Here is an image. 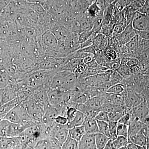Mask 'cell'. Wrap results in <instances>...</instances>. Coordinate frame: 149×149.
<instances>
[{
	"instance_id": "d590c367",
	"label": "cell",
	"mask_w": 149,
	"mask_h": 149,
	"mask_svg": "<svg viewBox=\"0 0 149 149\" xmlns=\"http://www.w3.org/2000/svg\"><path fill=\"white\" fill-rule=\"evenodd\" d=\"M114 26L109 24H103L100 33L107 37L108 39L112 37L113 30Z\"/></svg>"
},
{
	"instance_id": "bcb514c9",
	"label": "cell",
	"mask_w": 149,
	"mask_h": 149,
	"mask_svg": "<svg viewBox=\"0 0 149 149\" xmlns=\"http://www.w3.org/2000/svg\"><path fill=\"white\" fill-rule=\"evenodd\" d=\"M77 111V110L75 108L73 107H68L66 116L68 122L71 121L73 119Z\"/></svg>"
},
{
	"instance_id": "5b68a950",
	"label": "cell",
	"mask_w": 149,
	"mask_h": 149,
	"mask_svg": "<svg viewBox=\"0 0 149 149\" xmlns=\"http://www.w3.org/2000/svg\"><path fill=\"white\" fill-rule=\"evenodd\" d=\"M68 128L66 125L55 123L49 128L48 138L57 147H61L68 137Z\"/></svg>"
},
{
	"instance_id": "7bdbcfd3",
	"label": "cell",
	"mask_w": 149,
	"mask_h": 149,
	"mask_svg": "<svg viewBox=\"0 0 149 149\" xmlns=\"http://www.w3.org/2000/svg\"><path fill=\"white\" fill-rule=\"evenodd\" d=\"M97 35V34L93 32L91 36L86 41L80 44V49H83L93 45L94 43V39Z\"/></svg>"
},
{
	"instance_id": "ee69618b",
	"label": "cell",
	"mask_w": 149,
	"mask_h": 149,
	"mask_svg": "<svg viewBox=\"0 0 149 149\" xmlns=\"http://www.w3.org/2000/svg\"><path fill=\"white\" fill-rule=\"evenodd\" d=\"M93 33V30L91 29V30L84 31V32H82L79 33V41L80 44H82L83 42L86 41L91 36Z\"/></svg>"
},
{
	"instance_id": "f5cc1de1",
	"label": "cell",
	"mask_w": 149,
	"mask_h": 149,
	"mask_svg": "<svg viewBox=\"0 0 149 149\" xmlns=\"http://www.w3.org/2000/svg\"><path fill=\"white\" fill-rule=\"evenodd\" d=\"M56 123L59 125H66L68 123V120L66 117H63L61 116H58L55 119Z\"/></svg>"
},
{
	"instance_id": "8992f818",
	"label": "cell",
	"mask_w": 149,
	"mask_h": 149,
	"mask_svg": "<svg viewBox=\"0 0 149 149\" xmlns=\"http://www.w3.org/2000/svg\"><path fill=\"white\" fill-rule=\"evenodd\" d=\"M129 112L131 118L139 120L149 126V105L146 100L130 109Z\"/></svg>"
},
{
	"instance_id": "60d3db41",
	"label": "cell",
	"mask_w": 149,
	"mask_h": 149,
	"mask_svg": "<svg viewBox=\"0 0 149 149\" xmlns=\"http://www.w3.org/2000/svg\"><path fill=\"white\" fill-rule=\"evenodd\" d=\"M95 119L97 120L108 123L109 121L108 113L104 111H100L96 115Z\"/></svg>"
},
{
	"instance_id": "d6986e66",
	"label": "cell",
	"mask_w": 149,
	"mask_h": 149,
	"mask_svg": "<svg viewBox=\"0 0 149 149\" xmlns=\"http://www.w3.org/2000/svg\"><path fill=\"white\" fill-rule=\"evenodd\" d=\"M83 125L85 129V133L95 134L99 133L97 123L95 118L86 117Z\"/></svg>"
},
{
	"instance_id": "ac0fdd59",
	"label": "cell",
	"mask_w": 149,
	"mask_h": 149,
	"mask_svg": "<svg viewBox=\"0 0 149 149\" xmlns=\"http://www.w3.org/2000/svg\"><path fill=\"white\" fill-rule=\"evenodd\" d=\"M128 142L137 146L146 147L149 149V138L146 137L141 130L135 135L128 137Z\"/></svg>"
},
{
	"instance_id": "ab89813d",
	"label": "cell",
	"mask_w": 149,
	"mask_h": 149,
	"mask_svg": "<svg viewBox=\"0 0 149 149\" xmlns=\"http://www.w3.org/2000/svg\"><path fill=\"white\" fill-rule=\"evenodd\" d=\"M70 54L72 58L80 59H83L88 56L92 55V54L85 52L81 49H79Z\"/></svg>"
},
{
	"instance_id": "4316f807",
	"label": "cell",
	"mask_w": 149,
	"mask_h": 149,
	"mask_svg": "<svg viewBox=\"0 0 149 149\" xmlns=\"http://www.w3.org/2000/svg\"><path fill=\"white\" fill-rule=\"evenodd\" d=\"M96 149H103L106 146L110 139L100 133L95 134Z\"/></svg>"
},
{
	"instance_id": "91938a15",
	"label": "cell",
	"mask_w": 149,
	"mask_h": 149,
	"mask_svg": "<svg viewBox=\"0 0 149 149\" xmlns=\"http://www.w3.org/2000/svg\"><path fill=\"white\" fill-rule=\"evenodd\" d=\"M2 89H0V106L1 104Z\"/></svg>"
},
{
	"instance_id": "7c38bea8",
	"label": "cell",
	"mask_w": 149,
	"mask_h": 149,
	"mask_svg": "<svg viewBox=\"0 0 149 149\" xmlns=\"http://www.w3.org/2000/svg\"><path fill=\"white\" fill-rule=\"evenodd\" d=\"M146 100L145 97L140 93L135 92H127L125 98V107L128 109H131L139 105Z\"/></svg>"
},
{
	"instance_id": "db71d44e",
	"label": "cell",
	"mask_w": 149,
	"mask_h": 149,
	"mask_svg": "<svg viewBox=\"0 0 149 149\" xmlns=\"http://www.w3.org/2000/svg\"><path fill=\"white\" fill-rule=\"evenodd\" d=\"M142 133L145 135L146 137L148 138H149V126L147 125H144L143 128H142L141 130Z\"/></svg>"
},
{
	"instance_id": "44dd1931",
	"label": "cell",
	"mask_w": 149,
	"mask_h": 149,
	"mask_svg": "<svg viewBox=\"0 0 149 149\" xmlns=\"http://www.w3.org/2000/svg\"><path fill=\"white\" fill-rule=\"evenodd\" d=\"M43 43L46 46L55 49L58 45V41L52 32H46L43 35Z\"/></svg>"
},
{
	"instance_id": "d6a6232c",
	"label": "cell",
	"mask_w": 149,
	"mask_h": 149,
	"mask_svg": "<svg viewBox=\"0 0 149 149\" xmlns=\"http://www.w3.org/2000/svg\"><path fill=\"white\" fill-rule=\"evenodd\" d=\"M125 91L124 85L122 83H118L115 85H112L110 88H109L106 93L109 94L117 95L120 94Z\"/></svg>"
},
{
	"instance_id": "8d00e7d4",
	"label": "cell",
	"mask_w": 149,
	"mask_h": 149,
	"mask_svg": "<svg viewBox=\"0 0 149 149\" xmlns=\"http://www.w3.org/2000/svg\"><path fill=\"white\" fill-rule=\"evenodd\" d=\"M117 123V122L111 121V120H109L108 122L110 139L112 141H114L117 136V134H116Z\"/></svg>"
},
{
	"instance_id": "5bb4252c",
	"label": "cell",
	"mask_w": 149,
	"mask_h": 149,
	"mask_svg": "<svg viewBox=\"0 0 149 149\" xmlns=\"http://www.w3.org/2000/svg\"><path fill=\"white\" fill-rule=\"evenodd\" d=\"M79 149H97L95 134L85 133L78 142Z\"/></svg>"
},
{
	"instance_id": "83f0119b",
	"label": "cell",
	"mask_w": 149,
	"mask_h": 149,
	"mask_svg": "<svg viewBox=\"0 0 149 149\" xmlns=\"http://www.w3.org/2000/svg\"><path fill=\"white\" fill-rule=\"evenodd\" d=\"M93 44L99 49H104V48L108 46V38L102 34L98 33L95 37Z\"/></svg>"
},
{
	"instance_id": "7dc6e473",
	"label": "cell",
	"mask_w": 149,
	"mask_h": 149,
	"mask_svg": "<svg viewBox=\"0 0 149 149\" xmlns=\"http://www.w3.org/2000/svg\"><path fill=\"white\" fill-rule=\"evenodd\" d=\"M130 119H131V116H130V113L128 111V112L126 113L125 114L123 115L117 122L118 123H121V124L128 125Z\"/></svg>"
},
{
	"instance_id": "d4e9b609",
	"label": "cell",
	"mask_w": 149,
	"mask_h": 149,
	"mask_svg": "<svg viewBox=\"0 0 149 149\" xmlns=\"http://www.w3.org/2000/svg\"><path fill=\"white\" fill-rule=\"evenodd\" d=\"M103 51L105 59L107 63L114 61L118 58L117 51L112 47L108 46L103 49Z\"/></svg>"
},
{
	"instance_id": "be15d7a7",
	"label": "cell",
	"mask_w": 149,
	"mask_h": 149,
	"mask_svg": "<svg viewBox=\"0 0 149 149\" xmlns=\"http://www.w3.org/2000/svg\"><path fill=\"white\" fill-rule=\"evenodd\" d=\"M118 149H127L126 147H123V148H120Z\"/></svg>"
},
{
	"instance_id": "f6af8a7d",
	"label": "cell",
	"mask_w": 149,
	"mask_h": 149,
	"mask_svg": "<svg viewBox=\"0 0 149 149\" xmlns=\"http://www.w3.org/2000/svg\"><path fill=\"white\" fill-rule=\"evenodd\" d=\"M121 62V59L118 57L117 59L114 61L111 62L107 64V68L109 70H116L120 66Z\"/></svg>"
},
{
	"instance_id": "6da1fadb",
	"label": "cell",
	"mask_w": 149,
	"mask_h": 149,
	"mask_svg": "<svg viewBox=\"0 0 149 149\" xmlns=\"http://www.w3.org/2000/svg\"><path fill=\"white\" fill-rule=\"evenodd\" d=\"M56 71L49 70H38L24 74L21 80L24 85L36 89L42 86L50 88L52 80Z\"/></svg>"
},
{
	"instance_id": "8fae6325",
	"label": "cell",
	"mask_w": 149,
	"mask_h": 149,
	"mask_svg": "<svg viewBox=\"0 0 149 149\" xmlns=\"http://www.w3.org/2000/svg\"><path fill=\"white\" fill-rule=\"evenodd\" d=\"M50 87L42 86L34 90L32 97L43 106L45 109L50 104L48 98V92Z\"/></svg>"
},
{
	"instance_id": "f907efd6",
	"label": "cell",
	"mask_w": 149,
	"mask_h": 149,
	"mask_svg": "<svg viewBox=\"0 0 149 149\" xmlns=\"http://www.w3.org/2000/svg\"><path fill=\"white\" fill-rule=\"evenodd\" d=\"M124 29L123 27L120 24H116L115 25L113 30L112 37L120 35Z\"/></svg>"
},
{
	"instance_id": "e575fe53",
	"label": "cell",
	"mask_w": 149,
	"mask_h": 149,
	"mask_svg": "<svg viewBox=\"0 0 149 149\" xmlns=\"http://www.w3.org/2000/svg\"><path fill=\"white\" fill-rule=\"evenodd\" d=\"M94 59L99 64L107 68V63L105 59L103 50L99 49L97 51V52L94 55Z\"/></svg>"
},
{
	"instance_id": "3957f363",
	"label": "cell",
	"mask_w": 149,
	"mask_h": 149,
	"mask_svg": "<svg viewBox=\"0 0 149 149\" xmlns=\"http://www.w3.org/2000/svg\"><path fill=\"white\" fill-rule=\"evenodd\" d=\"M3 119L27 127L34 121L31 119L20 104L13 108L5 116Z\"/></svg>"
},
{
	"instance_id": "30bf717a",
	"label": "cell",
	"mask_w": 149,
	"mask_h": 149,
	"mask_svg": "<svg viewBox=\"0 0 149 149\" xmlns=\"http://www.w3.org/2000/svg\"><path fill=\"white\" fill-rule=\"evenodd\" d=\"M18 83L16 99L19 103L21 104L32 97L35 89L24 85L21 81Z\"/></svg>"
},
{
	"instance_id": "ba28073f",
	"label": "cell",
	"mask_w": 149,
	"mask_h": 149,
	"mask_svg": "<svg viewBox=\"0 0 149 149\" xmlns=\"http://www.w3.org/2000/svg\"><path fill=\"white\" fill-rule=\"evenodd\" d=\"M132 24L135 30L149 31V15L136 11L132 19Z\"/></svg>"
},
{
	"instance_id": "94428289",
	"label": "cell",
	"mask_w": 149,
	"mask_h": 149,
	"mask_svg": "<svg viewBox=\"0 0 149 149\" xmlns=\"http://www.w3.org/2000/svg\"><path fill=\"white\" fill-rule=\"evenodd\" d=\"M23 143H22V144H21L20 146H18L15 147V148H13L10 149H21L22 146V144H23Z\"/></svg>"
},
{
	"instance_id": "1f68e13d",
	"label": "cell",
	"mask_w": 149,
	"mask_h": 149,
	"mask_svg": "<svg viewBox=\"0 0 149 149\" xmlns=\"http://www.w3.org/2000/svg\"><path fill=\"white\" fill-rule=\"evenodd\" d=\"M116 71L123 78H128L132 74L130 72V68L125 63H120V66Z\"/></svg>"
},
{
	"instance_id": "74e56055",
	"label": "cell",
	"mask_w": 149,
	"mask_h": 149,
	"mask_svg": "<svg viewBox=\"0 0 149 149\" xmlns=\"http://www.w3.org/2000/svg\"><path fill=\"white\" fill-rule=\"evenodd\" d=\"M117 136H124L128 138V125L118 123L117 126Z\"/></svg>"
},
{
	"instance_id": "c3c4849f",
	"label": "cell",
	"mask_w": 149,
	"mask_h": 149,
	"mask_svg": "<svg viewBox=\"0 0 149 149\" xmlns=\"http://www.w3.org/2000/svg\"><path fill=\"white\" fill-rule=\"evenodd\" d=\"M84 52H85L88 53L89 54H92L93 55L97 52V51L99 49L96 47V46L93 44L92 45L86 47L81 49Z\"/></svg>"
},
{
	"instance_id": "e7e4bbea",
	"label": "cell",
	"mask_w": 149,
	"mask_h": 149,
	"mask_svg": "<svg viewBox=\"0 0 149 149\" xmlns=\"http://www.w3.org/2000/svg\"><path fill=\"white\" fill-rule=\"evenodd\" d=\"M61 149V148H57V149Z\"/></svg>"
},
{
	"instance_id": "4dcf8cb0",
	"label": "cell",
	"mask_w": 149,
	"mask_h": 149,
	"mask_svg": "<svg viewBox=\"0 0 149 149\" xmlns=\"http://www.w3.org/2000/svg\"><path fill=\"white\" fill-rule=\"evenodd\" d=\"M61 149H79L78 142L68 136L62 145Z\"/></svg>"
},
{
	"instance_id": "603a6c76",
	"label": "cell",
	"mask_w": 149,
	"mask_h": 149,
	"mask_svg": "<svg viewBox=\"0 0 149 149\" xmlns=\"http://www.w3.org/2000/svg\"><path fill=\"white\" fill-rule=\"evenodd\" d=\"M86 118V116L79 111L76 112L75 116L71 121L67 123L66 125L68 129L83 125Z\"/></svg>"
},
{
	"instance_id": "f1b7e54d",
	"label": "cell",
	"mask_w": 149,
	"mask_h": 149,
	"mask_svg": "<svg viewBox=\"0 0 149 149\" xmlns=\"http://www.w3.org/2000/svg\"><path fill=\"white\" fill-rule=\"evenodd\" d=\"M12 81V78L4 69H0V89L5 88Z\"/></svg>"
},
{
	"instance_id": "f35d334b",
	"label": "cell",
	"mask_w": 149,
	"mask_h": 149,
	"mask_svg": "<svg viewBox=\"0 0 149 149\" xmlns=\"http://www.w3.org/2000/svg\"><path fill=\"white\" fill-rule=\"evenodd\" d=\"M125 46L131 50L136 52L138 49V38L136 35L129 42L125 44Z\"/></svg>"
},
{
	"instance_id": "836d02e7",
	"label": "cell",
	"mask_w": 149,
	"mask_h": 149,
	"mask_svg": "<svg viewBox=\"0 0 149 149\" xmlns=\"http://www.w3.org/2000/svg\"><path fill=\"white\" fill-rule=\"evenodd\" d=\"M97 120L98 127L99 133H102L110 139L108 123L100 121V120Z\"/></svg>"
},
{
	"instance_id": "816d5d0a",
	"label": "cell",
	"mask_w": 149,
	"mask_h": 149,
	"mask_svg": "<svg viewBox=\"0 0 149 149\" xmlns=\"http://www.w3.org/2000/svg\"><path fill=\"white\" fill-rule=\"evenodd\" d=\"M139 66L140 70L143 72H146L149 69V62L146 61H139Z\"/></svg>"
},
{
	"instance_id": "9c48e42d",
	"label": "cell",
	"mask_w": 149,
	"mask_h": 149,
	"mask_svg": "<svg viewBox=\"0 0 149 149\" xmlns=\"http://www.w3.org/2000/svg\"><path fill=\"white\" fill-rule=\"evenodd\" d=\"M18 88V82L12 79V81L6 87L2 89L1 105L16 99Z\"/></svg>"
},
{
	"instance_id": "e0dca14e",
	"label": "cell",
	"mask_w": 149,
	"mask_h": 149,
	"mask_svg": "<svg viewBox=\"0 0 149 149\" xmlns=\"http://www.w3.org/2000/svg\"><path fill=\"white\" fill-rule=\"evenodd\" d=\"M136 35V31L133 28L131 22L125 27L122 33L119 35V37L121 43L123 45H125Z\"/></svg>"
},
{
	"instance_id": "cb8c5ba5",
	"label": "cell",
	"mask_w": 149,
	"mask_h": 149,
	"mask_svg": "<svg viewBox=\"0 0 149 149\" xmlns=\"http://www.w3.org/2000/svg\"><path fill=\"white\" fill-rule=\"evenodd\" d=\"M85 133V129L83 125L68 129V136L78 142Z\"/></svg>"
},
{
	"instance_id": "ffe728a7",
	"label": "cell",
	"mask_w": 149,
	"mask_h": 149,
	"mask_svg": "<svg viewBox=\"0 0 149 149\" xmlns=\"http://www.w3.org/2000/svg\"><path fill=\"white\" fill-rule=\"evenodd\" d=\"M145 125L141 121L131 118L128 125V138L140 132Z\"/></svg>"
},
{
	"instance_id": "6f0895ef",
	"label": "cell",
	"mask_w": 149,
	"mask_h": 149,
	"mask_svg": "<svg viewBox=\"0 0 149 149\" xmlns=\"http://www.w3.org/2000/svg\"><path fill=\"white\" fill-rule=\"evenodd\" d=\"M111 140H110L109 141L108 143L107 144V145H106V146L105 147V148H104L103 149H110V147L111 146Z\"/></svg>"
},
{
	"instance_id": "277c9868",
	"label": "cell",
	"mask_w": 149,
	"mask_h": 149,
	"mask_svg": "<svg viewBox=\"0 0 149 149\" xmlns=\"http://www.w3.org/2000/svg\"><path fill=\"white\" fill-rule=\"evenodd\" d=\"M20 104L32 120L42 122L45 109L41 104L32 97Z\"/></svg>"
},
{
	"instance_id": "9a60e30c",
	"label": "cell",
	"mask_w": 149,
	"mask_h": 149,
	"mask_svg": "<svg viewBox=\"0 0 149 149\" xmlns=\"http://www.w3.org/2000/svg\"><path fill=\"white\" fill-rule=\"evenodd\" d=\"M129 110L130 109L125 107L115 104L111 111L108 113L109 120L118 122L120 118Z\"/></svg>"
},
{
	"instance_id": "11a10c76",
	"label": "cell",
	"mask_w": 149,
	"mask_h": 149,
	"mask_svg": "<svg viewBox=\"0 0 149 149\" xmlns=\"http://www.w3.org/2000/svg\"><path fill=\"white\" fill-rule=\"evenodd\" d=\"M94 59V55L93 54L91 55L88 56L83 59V63L86 65L88 64V63L92 61Z\"/></svg>"
},
{
	"instance_id": "7a4b0ae2",
	"label": "cell",
	"mask_w": 149,
	"mask_h": 149,
	"mask_svg": "<svg viewBox=\"0 0 149 149\" xmlns=\"http://www.w3.org/2000/svg\"><path fill=\"white\" fill-rule=\"evenodd\" d=\"M78 81L73 72L67 71L56 72L52 80L50 88L63 91L77 89Z\"/></svg>"
},
{
	"instance_id": "b9f144b4",
	"label": "cell",
	"mask_w": 149,
	"mask_h": 149,
	"mask_svg": "<svg viewBox=\"0 0 149 149\" xmlns=\"http://www.w3.org/2000/svg\"><path fill=\"white\" fill-rule=\"evenodd\" d=\"M86 65L89 67L92 68L97 70L101 71L102 72H106L107 70H109L105 67L100 65L95 61L94 59L91 62L89 63L88 64H86Z\"/></svg>"
},
{
	"instance_id": "f546056e",
	"label": "cell",
	"mask_w": 149,
	"mask_h": 149,
	"mask_svg": "<svg viewBox=\"0 0 149 149\" xmlns=\"http://www.w3.org/2000/svg\"><path fill=\"white\" fill-rule=\"evenodd\" d=\"M128 143V138L122 136H117L114 141H111L112 144L116 149H118L123 147H126Z\"/></svg>"
},
{
	"instance_id": "680465c9",
	"label": "cell",
	"mask_w": 149,
	"mask_h": 149,
	"mask_svg": "<svg viewBox=\"0 0 149 149\" xmlns=\"http://www.w3.org/2000/svg\"><path fill=\"white\" fill-rule=\"evenodd\" d=\"M116 0H104L105 2L108 4H111L112 3H113Z\"/></svg>"
},
{
	"instance_id": "4fadbf2b",
	"label": "cell",
	"mask_w": 149,
	"mask_h": 149,
	"mask_svg": "<svg viewBox=\"0 0 149 149\" xmlns=\"http://www.w3.org/2000/svg\"><path fill=\"white\" fill-rule=\"evenodd\" d=\"M58 116V112L56 108L49 104L45 109L42 122L47 128H50L55 123V119Z\"/></svg>"
},
{
	"instance_id": "9f6ffc18",
	"label": "cell",
	"mask_w": 149,
	"mask_h": 149,
	"mask_svg": "<svg viewBox=\"0 0 149 149\" xmlns=\"http://www.w3.org/2000/svg\"><path fill=\"white\" fill-rule=\"evenodd\" d=\"M126 147L127 149H139L138 146L130 142H128V144H127Z\"/></svg>"
},
{
	"instance_id": "2e32d148",
	"label": "cell",
	"mask_w": 149,
	"mask_h": 149,
	"mask_svg": "<svg viewBox=\"0 0 149 149\" xmlns=\"http://www.w3.org/2000/svg\"><path fill=\"white\" fill-rule=\"evenodd\" d=\"M104 93H101L98 95L91 98L85 104L91 108L98 110L100 111V109L107 102L106 100L104 95Z\"/></svg>"
},
{
	"instance_id": "7402d4cb",
	"label": "cell",
	"mask_w": 149,
	"mask_h": 149,
	"mask_svg": "<svg viewBox=\"0 0 149 149\" xmlns=\"http://www.w3.org/2000/svg\"><path fill=\"white\" fill-rule=\"evenodd\" d=\"M19 103L16 99H15L8 102L3 104L0 106V120L3 119L4 118L13 108L16 107Z\"/></svg>"
},
{
	"instance_id": "6125c7cd",
	"label": "cell",
	"mask_w": 149,
	"mask_h": 149,
	"mask_svg": "<svg viewBox=\"0 0 149 149\" xmlns=\"http://www.w3.org/2000/svg\"><path fill=\"white\" fill-rule=\"evenodd\" d=\"M109 149H116L115 148V147L113 146V145L111 143V146L110 147Z\"/></svg>"
},
{
	"instance_id": "484cf974",
	"label": "cell",
	"mask_w": 149,
	"mask_h": 149,
	"mask_svg": "<svg viewBox=\"0 0 149 149\" xmlns=\"http://www.w3.org/2000/svg\"><path fill=\"white\" fill-rule=\"evenodd\" d=\"M61 147L55 146L50 139L47 138L37 141L34 147V149H56Z\"/></svg>"
},
{
	"instance_id": "681fc988",
	"label": "cell",
	"mask_w": 149,
	"mask_h": 149,
	"mask_svg": "<svg viewBox=\"0 0 149 149\" xmlns=\"http://www.w3.org/2000/svg\"><path fill=\"white\" fill-rule=\"evenodd\" d=\"M136 35L141 39L149 40V31L136 30Z\"/></svg>"
},
{
	"instance_id": "52a82bcc",
	"label": "cell",
	"mask_w": 149,
	"mask_h": 149,
	"mask_svg": "<svg viewBox=\"0 0 149 149\" xmlns=\"http://www.w3.org/2000/svg\"><path fill=\"white\" fill-rule=\"evenodd\" d=\"M68 91H63L50 88L48 98L50 104L54 106L66 104L68 101Z\"/></svg>"
}]
</instances>
